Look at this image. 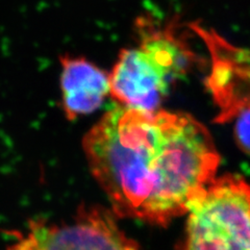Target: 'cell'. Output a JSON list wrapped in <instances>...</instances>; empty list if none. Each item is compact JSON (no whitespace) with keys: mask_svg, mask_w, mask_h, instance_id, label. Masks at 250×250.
<instances>
[{"mask_svg":"<svg viewBox=\"0 0 250 250\" xmlns=\"http://www.w3.org/2000/svg\"><path fill=\"white\" fill-rule=\"evenodd\" d=\"M139 46L123 49L109 78V94L120 105L158 111L170 84L184 74L191 53L174 24L151 17L136 21Z\"/></svg>","mask_w":250,"mask_h":250,"instance_id":"cell-2","label":"cell"},{"mask_svg":"<svg viewBox=\"0 0 250 250\" xmlns=\"http://www.w3.org/2000/svg\"><path fill=\"white\" fill-rule=\"evenodd\" d=\"M92 175L114 212L155 224L187 214L215 179L219 154L190 115L118 105L83 141Z\"/></svg>","mask_w":250,"mask_h":250,"instance_id":"cell-1","label":"cell"},{"mask_svg":"<svg viewBox=\"0 0 250 250\" xmlns=\"http://www.w3.org/2000/svg\"><path fill=\"white\" fill-rule=\"evenodd\" d=\"M183 250H250V185L215 178L189 208Z\"/></svg>","mask_w":250,"mask_h":250,"instance_id":"cell-3","label":"cell"},{"mask_svg":"<svg viewBox=\"0 0 250 250\" xmlns=\"http://www.w3.org/2000/svg\"><path fill=\"white\" fill-rule=\"evenodd\" d=\"M6 250H139L103 208H82L72 221L34 222Z\"/></svg>","mask_w":250,"mask_h":250,"instance_id":"cell-4","label":"cell"},{"mask_svg":"<svg viewBox=\"0 0 250 250\" xmlns=\"http://www.w3.org/2000/svg\"><path fill=\"white\" fill-rule=\"evenodd\" d=\"M234 132L241 147L250 152V109L240 117Z\"/></svg>","mask_w":250,"mask_h":250,"instance_id":"cell-6","label":"cell"},{"mask_svg":"<svg viewBox=\"0 0 250 250\" xmlns=\"http://www.w3.org/2000/svg\"><path fill=\"white\" fill-rule=\"evenodd\" d=\"M62 106L68 120L95 112L109 93L108 75L83 58H61Z\"/></svg>","mask_w":250,"mask_h":250,"instance_id":"cell-5","label":"cell"}]
</instances>
